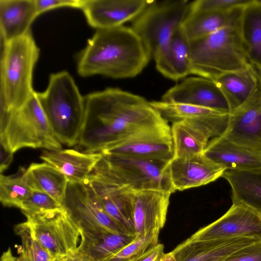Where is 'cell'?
I'll return each instance as SVG.
<instances>
[{"mask_svg":"<svg viewBox=\"0 0 261 261\" xmlns=\"http://www.w3.org/2000/svg\"><path fill=\"white\" fill-rule=\"evenodd\" d=\"M85 113L78 147L101 152L137 134L168 123L144 97L117 88L85 97Z\"/></svg>","mask_w":261,"mask_h":261,"instance_id":"obj_1","label":"cell"},{"mask_svg":"<svg viewBox=\"0 0 261 261\" xmlns=\"http://www.w3.org/2000/svg\"><path fill=\"white\" fill-rule=\"evenodd\" d=\"M151 56L139 36L124 25L96 30L79 54L77 71L83 77L101 75L113 79L134 77Z\"/></svg>","mask_w":261,"mask_h":261,"instance_id":"obj_2","label":"cell"},{"mask_svg":"<svg viewBox=\"0 0 261 261\" xmlns=\"http://www.w3.org/2000/svg\"><path fill=\"white\" fill-rule=\"evenodd\" d=\"M37 94L58 141L69 147L77 145L84 120L85 101L71 74L66 71L51 74L45 90Z\"/></svg>","mask_w":261,"mask_h":261,"instance_id":"obj_3","label":"cell"},{"mask_svg":"<svg viewBox=\"0 0 261 261\" xmlns=\"http://www.w3.org/2000/svg\"><path fill=\"white\" fill-rule=\"evenodd\" d=\"M39 48L31 33L4 43L1 59V118L21 107L35 91Z\"/></svg>","mask_w":261,"mask_h":261,"instance_id":"obj_4","label":"cell"},{"mask_svg":"<svg viewBox=\"0 0 261 261\" xmlns=\"http://www.w3.org/2000/svg\"><path fill=\"white\" fill-rule=\"evenodd\" d=\"M238 23L190 42L192 74L214 81L251 64L242 46Z\"/></svg>","mask_w":261,"mask_h":261,"instance_id":"obj_5","label":"cell"},{"mask_svg":"<svg viewBox=\"0 0 261 261\" xmlns=\"http://www.w3.org/2000/svg\"><path fill=\"white\" fill-rule=\"evenodd\" d=\"M0 142L14 153L23 148L62 149L39 101L37 92L19 109L1 119Z\"/></svg>","mask_w":261,"mask_h":261,"instance_id":"obj_6","label":"cell"},{"mask_svg":"<svg viewBox=\"0 0 261 261\" xmlns=\"http://www.w3.org/2000/svg\"><path fill=\"white\" fill-rule=\"evenodd\" d=\"M186 0L153 1L133 21L130 27L153 59L166 46L181 26L189 8Z\"/></svg>","mask_w":261,"mask_h":261,"instance_id":"obj_7","label":"cell"},{"mask_svg":"<svg viewBox=\"0 0 261 261\" xmlns=\"http://www.w3.org/2000/svg\"><path fill=\"white\" fill-rule=\"evenodd\" d=\"M170 161L104 154L96 166L129 185L135 191L174 192L170 175Z\"/></svg>","mask_w":261,"mask_h":261,"instance_id":"obj_8","label":"cell"},{"mask_svg":"<svg viewBox=\"0 0 261 261\" xmlns=\"http://www.w3.org/2000/svg\"><path fill=\"white\" fill-rule=\"evenodd\" d=\"M36 239L53 259L76 250L80 243L81 227L65 207L25 214Z\"/></svg>","mask_w":261,"mask_h":261,"instance_id":"obj_9","label":"cell"},{"mask_svg":"<svg viewBox=\"0 0 261 261\" xmlns=\"http://www.w3.org/2000/svg\"><path fill=\"white\" fill-rule=\"evenodd\" d=\"M107 213L128 234L137 236L134 216V190L109 171L95 166L87 178Z\"/></svg>","mask_w":261,"mask_h":261,"instance_id":"obj_10","label":"cell"},{"mask_svg":"<svg viewBox=\"0 0 261 261\" xmlns=\"http://www.w3.org/2000/svg\"><path fill=\"white\" fill-rule=\"evenodd\" d=\"M240 237L261 240V214L245 203L232 201L222 216L189 238L205 241Z\"/></svg>","mask_w":261,"mask_h":261,"instance_id":"obj_11","label":"cell"},{"mask_svg":"<svg viewBox=\"0 0 261 261\" xmlns=\"http://www.w3.org/2000/svg\"><path fill=\"white\" fill-rule=\"evenodd\" d=\"M62 205L80 224L129 234L105 211L87 179L80 182L69 181Z\"/></svg>","mask_w":261,"mask_h":261,"instance_id":"obj_12","label":"cell"},{"mask_svg":"<svg viewBox=\"0 0 261 261\" xmlns=\"http://www.w3.org/2000/svg\"><path fill=\"white\" fill-rule=\"evenodd\" d=\"M221 136L238 145L261 151V83L259 81L248 98L229 113L227 127Z\"/></svg>","mask_w":261,"mask_h":261,"instance_id":"obj_13","label":"cell"},{"mask_svg":"<svg viewBox=\"0 0 261 261\" xmlns=\"http://www.w3.org/2000/svg\"><path fill=\"white\" fill-rule=\"evenodd\" d=\"M153 1L81 0L88 23L96 30L123 25L135 19Z\"/></svg>","mask_w":261,"mask_h":261,"instance_id":"obj_14","label":"cell"},{"mask_svg":"<svg viewBox=\"0 0 261 261\" xmlns=\"http://www.w3.org/2000/svg\"><path fill=\"white\" fill-rule=\"evenodd\" d=\"M161 100L195 105L230 113L228 102L216 83L201 76L185 79L168 89Z\"/></svg>","mask_w":261,"mask_h":261,"instance_id":"obj_15","label":"cell"},{"mask_svg":"<svg viewBox=\"0 0 261 261\" xmlns=\"http://www.w3.org/2000/svg\"><path fill=\"white\" fill-rule=\"evenodd\" d=\"M101 153L170 161L174 155L171 127L167 124L137 134Z\"/></svg>","mask_w":261,"mask_h":261,"instance_id":"obj_16","label":"cell"},{"mask_svg":"<svg viewBox=\"0 0 261 261\" xmlns=\"http://www.w3.org/2000/svg\"><path fill=\"white\" fill-rule=\"evenodd\" d=\"M174 192L200 187L222 177L225 169L203 153L173 158L169 163Z\"/></svg>","mask_w":261,"mask_h":261,"instance_id":"obj_17","label":"cell"},{"mask_svg":"<svg viewBox=\"0 0 261 261\" xmlns=\"http://www.w3.org/2000/svg\"><path fill=\"white\" fill-rule=\"evenodd\" d=\"M149 102L167 122L190 121L206 130L212 138L221 136L228 124V113L187 103L162 100Z\"/></svg>","mask_w":261,"mask_h":261,"instance_id":"obj_18","label":"cell"},{"mask_svg":"<svg viewBox=\"0 0 261 261\" xmlns=\"http://www.w3.org/2000/svg\"><path fill=\"white\" fill-rule=\"evenodd\" d=\"M260 240L245 237L205 241L188 238L171 252L175 261H223L235 251Z\"/></svg>","mask_w":261,"mask_h":261,"instance_id":"obj_19","label":"cell"},{"mask_svg":"<svg viewBox=\"0 0 261 261\" xmlns=\"http://www.w3.org/2000/svg\"><path fill=\"white\" fill-rule=\"evenodd\" d=\"M171 194L159 190L135 191L133 216L137 236L160 232L164 226Z\"/></svg>","mask_w":261,"mask_h":261,"instance_id":"obj_20","label":"cell"},{"mask_svg":"<svg viewBox=\"0 0 261 261\" xmlns=\"http://www.w3.org/2000/svg\"><path fill=\"white\" fill-rule=\"evenodd\" d=\"M203 153L226 171L261 170V151L235 144L222 136L211 139Z\"/></svg>","mask_w":261,"mask_h":261,"instance_id":"obj_21","label":"cell"},{"mask_svg":"<svg viewBox=\"0 0 261 261\" xmlns=\"http://www.w3.org/2000/svg\"><path fill=\"white\" fill-rule=\"evenodd\" d=\"M102 156L101 152L61 149L43 151L40 158L61 172L69 181L80 182L88 178Z\"/></svg>","mask_w":261,"mask_h":261,"instance_id":"obj_22","label":"cell"},{"mask_svg":"<svg viewBox=\"0 0 261 261\" xmlns=\"http://www.w3.org/2000/svg\"><path fill=\"white\" fill-rule=\"evenodd\" d=\"M79 224L81 241L79 248L93 261L105 260L137 237Z\"/></svg>","mask_w":261,"mask_h":261,"instance_id":"obj_23","label":"cell"},{"mask_svg":"<svg viewBox=\"0 0 261 261\" xmlns=\"http://www.w3.org/2000/svg\"><path fill=\"white\" fill-rule=\"evenodd\" d=\"M154 59L158 71L170 80L178 81L192 74L190 41L181 27Z\"/></svg>","mask_w":261,"mask_h":261,"instance_id":"obj_24","label":"cell"},{"mask_svg":"<svg viewBox=\"0 0 261 261\" xmlns=\"http://www.w3.org/2000/svg\"><path fill=\"white\" fill-rule=\"evenodd\" d=\"M38 16L34 0H0V30L3 43L31 32Z\"/></svg>","mask_w":261,"mask_h":261,"instance_id":"obj_25","label":"cell"},{"mask_svg":"<svg viewBox=\"0 0 261 261\" xmlns=\"http://www.w3.org/2000/svg\"><path fill=\"white\" fill-rule=\"evenodd\" d=\"M243 7L225 12L192 10L189 8L181 28L190 42L200 39L237 23Z\"/></svg>","mask_w":261,"mask_h":261,"instance_id":"obj_26","label":"cell"},{"mask_svg":"<svg viewBox=\"0 0 261 261\" xmlns=\"http://www.w3.org/2000/svg\"><path fill=\"white\" fill-rule=\"evenodd\" d=\"M214 81L225 96L231 113L251 95L259 80L255 67L250 64L243 69L224 73Z\"/></svg>","mask_w":261,"mask_h":261,"instance_id":"obj_27","label":"cell"},{"mask_svg":"<svg viewBox=\"0 0 261 261\" xmlns=\"http://www.w3.org/2000/svg\"><path fill=\"white\" fill-rule=\"evenodd\" d=\"M238 28L243 48L249 62L261 67V7L253 0L242 8Z\"/></svg>","mask_w":261,"mask_h":261,"instance_id":"obj_28","label":"cell"},{"mask_svg":"<svg viewBox=\"0 0 261 261\" xmlns=\"http://www.w3.org/2000/svg\"><path fill=\"white\" fill-rule=\"evenodd\" d=\"M171 133L174 148L173 158L203 153L209 139L212 138L205 129L187 120L173 122Z\"/></svg>","mask_w":261,"mask_h":261,"instance_id":"obj_29","label":"cell"},{"mask_svg":"<svg viewBox=\"0 0 261 261\" xmlns=\"http://www.w3.org/2000/svg\"><path fill=\"white\" fill-rule=\"evenodd\" d=\"M25 178L32 189L44 192L63 204L69 180L55 167L45 162L33 163L26 169Z\"/></svg>","mask_w":261,"mask_h":261,"instance_id":"obj_30","label":"cell"},{"mask_svg":"<svg viewBox=\"0 0 261 261\" xmlns=\"http://www.w3.org/2000/svg\"><path fill=\"white\" fill-rule=\"evenodd\" d=\"M222 177L230 186L232 201L245 203L261 214V170L225 171Z\"/></svg>","mask_w":261,"mask_h":261,"instance_id":"obj_31","label":"cell"},{"mask_svg":"<svg viewBox=\"0 0 261 261\" xmlns=\"http://www.w3.org/2000/svg\"><path fill=\"white\" fill-rule=\"evenodd\" d=\"M26 169L20 167L12 175L0 176V201L5 206L20 208L22 203L31 195L33 189L25 178Z\"/></svg>","mask_w":261,"mask_h":261,"instance_id":"obj_32","label":"cell"},{"mask_svg":"<svg viewBox=\"0 0 261 261\" xmlns=\"http://www.w3.org/2000/svg\"><path fill=\"white\" fill-rule=\"evenodd\" d=\"M14 230L21 239L20 255L25 261H53L48 251L36 239L27 221L16 225Z\"/></svg>","mask_w":261,"mask_h":261,"instance_id":"obj_33","label":"cell"},{"mask_svg":"<svg viewBox=\"0 0 261 261\" xmlns=\"http://www.w3.org/2000/svg\"><path fill=\"white\" fill-rule=\"evenodd\" d=\"M159 231H152L138 236L129 244L104 261H133L158 243Z\"/></svg>","mask_w":261,"mask_h":261,"instance_id":"obj_34","label":"cell"},{"mask_svg":"<svg viewBox=\"0 0 261 261\" xmlns=\"http://www.w3.org/2000/svg\"><path fill=\"white\" fill-rule=\"evenodd\" d=\"M62 207V204L48 194L33 189L31 196L22 203L19 208L25 215L43 213Z\"/></svg>","mask_w":261,"mask_h":261,"instance_id":"obj_35","label":"cell"},{"mask_svg":"<svg viewBox=\"0 0 261 261\" xmlns=\"http://www.w3.org/2000/svg\"><path fill=\"white\" fill-rule=\"evenodd\" d=\"M251 2V0H197L190 3L189 9L225 12L243 7Z\"/></svg>","mask_w":261,"mask_h":261,"instance_id":"obj_36","label":"cell"},{"mask_svg":"<svg viewBox=\"0 0 261 261\" xmlns=\"http://www.w3.org/2000/svg\"><path fill=\"white\" fill-rule=\"evenodd\" d=\"M223 261H261V240L235 251Z\"/></svg>","mask_w":261,"mask_h":261,"instance_id":"obj_37","label":"cell"},{"mask_svg":"<svg viewBox=\"0 0 261 261\" xmlns=\"http://www.w3.org/2000/svg\"><path fill=\"white\" fill-rule=\"evenodd\" d=\"M81 0H34L38 16L54 9L72 7L79 9Z\"/></svg>","mask_w":261,"mask_h":261,"instance_id":"obj_38","label":"cell"},{"mask_svg":"<svg viewBox=\"0 0 261 261\" xmlns=\"http://www.w3.org/2000/svg\"><path fill=\"white\" fill-rule=\"evenodd\" d=\"M164 246L158 243L133 261H157L164 253Z\"/></svg>","mask_w":261,"mask_h":261,"instance_id":"obj_39","label":"cell"},{"mask_svg":"<svg viewBox=\"0 0 261 261\" xmlns=\"http://www.w3.org/2000/svg\"><path fill=\"white\" fill-rule=\"evenodd\" d=\"M53 261H93L87 254L83 252L79 247L74 251L61 256L56 257Z\"/></svg>","mask_w":261,"mask_h":261,"instance_id":"obj_40","label":"cell"},{"mask_svg":"<svg viewBox=\"0 0 261 261\" xmlns=\"http://www.w3.org/2000/svg\"><path fill=\"white\" fill-rule=\"evenodd\" d=\"M13 153L1 144V174H2L3 172L6 170L11 163L13 160Z\"/></svg>","mask_w":261,"mask_h":261,"instance_id":"obj_41","label":"cell"},{"mask_svg":"<svg viewBox=\"0 0 261 261\" xmlns=\"http://www.w3.org/2000/svg\"><path fill=\"white\" fill-rule=\"evenodd\" d=\"M1 261H25V260L20 255L18 257L14 256L11 249L9 248L6 251L3 253Z\"/></svg>","mask_w":261,"mask_h":261,"instance_id":"obj_42","label":"cell"},{"mask_svg":"<svg viewBox=\"0 0 261 261\" xmlns=\"http://www.w3.org/2000/svg\"><path fill=\"white\" fill-rule=\"evenodd\" d=\"M157 261H175L171 252L164 253Z\"/></svg>","mask_w":261,"mask_h":261,"instance_id":"obj_43","label":"cell"},{"mask_svg":"<svg viewBox=\"0 0 261 261\" xmlns=\"http://www.w3.org/2000/svg\"><path fill=\"white\" fill-rule=\"evenodd\" d=\"M259 81L261 83V67L255 68Z\"/></svg>","mask_w":261,"mask_h":261,"instance_id":"obj_44","label":"cell"},{"mask_svg":"<svg viewBox=\"0 0 261 261\" xmlns=\"http://www.w3.org/2000/svg\"><path fill=\"white\" fill-rule=\"evenodd\" d=\"M253 2L261 7V0H253Z\"/></svg>","mask_w":261,"mask_h":261,"instance_id":"obj_45","label":"cell"}]
</instances>
